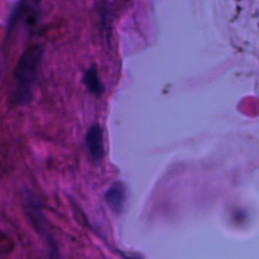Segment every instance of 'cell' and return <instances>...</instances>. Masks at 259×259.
Here are the masks:
<instances>
[{"label": "cell", "instance_id": "cell-3", "mask_svg": "<svg viewBox=\"0 0 259 259\" xmlns=\"http://www.w3.org/2000/svg\"><path fill=\"white\" fill-rule=\"evenodd\" d=\"M105 199L113 211L121 212L126 200V189L123 182H114L106 191Z\"/></svg>", "mask_w": 259, "mask_h": 259}, {"label": "cell", "instance_id": "cell-2", "mask_svg": "<svg viewBox=\"0 0 259 259\" xmlns=\"http://www.w3.org/2000/svg\"><path fill=\"white\" fill-rule=\"evenodd\" d=\"M86 146L94 161H103L105 149H104V132L100 125H93L89 129L86 134Z\"/></svg>", "mask_w": 259, "mask_h": 259}, {"label": "cell", "instance_id": "cell-5", "mask_svg": "<svg viewBox=\"0 0 259 259\" xmlns=\"http://www.w3.org/2000/svg\"><path fill=\"white\" fill-rule=\"evenodd\" d=\"M2 73H3V63H2V60H0V78H2Z\"/></svg>", "mask_w": 259, "mask_h": 259}, {"label": "cell", "instance_id": "cell-1", "mask_svg": "<svg viewBox=\"0 0 259 259\" xmlns=\"http://www.w3.org/2000/svg\"><path fill=\"white\" fill-rule=\"evenodd\" d=\"M42 57L43 47L34 45L27 48L18 60L14 70V100L18 105H25L32 101Z\"/></svg>", "mask_w": 259, "mask_h": 259}, {"label": "cell", "instance_id": "cell-4", "mask_svg": "<svg viewBox=\"0 0 259 259\" xmlns=\"http://www.w3.org/2000/svg\"><path fill=\"white\" fill-rule=\"evenodd\" d=\"M83 82H85L86 88L90 93L95 94V95H100L104 90V86L101 83L100 77H99V73L95 68H89L85 73V77H83Z\"/></svg>", "mask_w": 259, "mask_h": 259}]
</instances>
